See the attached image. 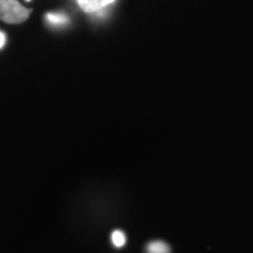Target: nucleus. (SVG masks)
I'll list each match as a JSON object with an SVG mask.
<instances>
[{
	"mask_svg": "<svg viewBox=\"0 0 253 253\" xmlns=\"http://www.w3.org/2000/svg\"><path fill=\"white\" fill-rule=\"evenodd\" d=\"M33 12L32 8L25 7L19 0H0V20L6 24H23Z\"/></svg>",
	"mask_w": 253,
	"mask_h": 253,
	"instance_id": "1",
	"label": "nucleus"
},
{
	"mask_svg": "<svg viewBox=\"0 0 253 253\" xmlns=\"http://www.w3.org/2000/svg\"><path fill=\"white\" fill-rule=\"evenodd\" d=\"M114 1L115 0H78V4L82 11L87 12V13H94V12L100 11Z\"/></svg>",
	"mask_w": 253,
	"mask_h": 253,
	"instance_id": "2",
	"label": "nucleus"
},
{
	"mask_svg": "<svg viewBox=\"0 0 253 253\" xmlns=\"http://www.w3.org/2000/svg\"><path fill=\"white\" fill-rule=\"evenodd\" d=\"M147 253H171V249L163 240H153L145 248Z\"/></svg>",
	"mask_w": 253,
	"mask_h": 253,
	"instance_id": "3",
	"label": "nucleus"
},
{
	"mask_svg": "<svg viewBox=\"0 0 253 253\" xmlns=\"http://www.w3.org/2000/svg\"><path fill=\"white\" fill-rule=\"evenodd\" d=\"M112 243L114 246H116V248H122V246H125L126 243V233L121 230L114 231L112 233Z\"/></svg>",
	"mask_w": 253,
	"mask_h": 253,
	"instance_id": "4",
	"label": "nucleus"
},
{
	"mask_svg": "<svg viewBox=\"0 0 253 253\" xmlns=\"http://www.w3.org/2000/svg\"><path fill=\"white\" fill-rule=\"evenodd\" d=\"M47 19H48L49 23L52 24H63L67 21V18L65 17L63 14H59V13H48L47 14Z\"/></svg>",
	"mask_w": 253,
	"mask_h": 253,
	"instance_id": "5",
	"label": "nucleus"
},
{
	"mask_svg": "<svg viewBox=\"0 0 253 253\" xmlns=\"http://www.w3.org/2000/svg\"><path fill=\"white\" fill-rule=\"evenodd\" d=\"M5 42H6V36H5V33H4V32L0 31V49H1L2 47H4Z\"/></svg>",
	"mask_w": 253,
	"mask_h": 253,
	"instance_id": "6",
	"label": "nucleus"
},
{
	"mask_svg": "<svg viewBox=\"0 0 253 253\" xmlns=\"http://www.w3.org/2000/svg\"><path fill=\"white\" fill-rule=\"evenodd\" d=\"M26 1H31V0H26Z\"/></svg>",
	"mask_w": 253,
	"mask_h": 253,
	"instance_id": "7",
	"label": "nucleus"
}]
</instances>
